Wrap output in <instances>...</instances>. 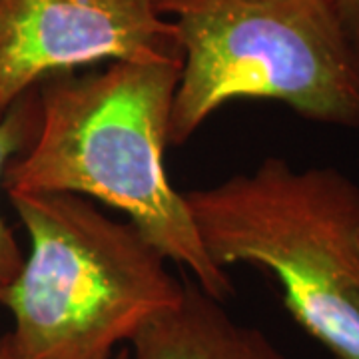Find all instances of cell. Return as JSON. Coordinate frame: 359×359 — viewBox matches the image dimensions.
I'll use <instances>...</instances> for the list:
<instances>
[{"label": "cell", "instance_id": "1", "mask_svg": "<svg viewBox=\"0 0 359 359\" xmlns=\"http://www.w3.org/2000/svg\"><path fill=\"white\" fill-rule=\"evenodd\" d=\"M182 62H110L42 80L40 124L2 174L6 194H76L124 212L196 285L226 302L233 282L205 254L164 152Z\"/></svg>", "mask_w": 359, "mask_h": 359}, {"label": "cell", "instance_id": "2", "mask_svg": "<svg viewBox=\"0 0 359 359\" xmlns=\"http://www.w3.org/2000/svg\"><path fill=\"white\" fill-rule=\"evenodd\" d=\"M30 252L4 299L11 359H116L186 283L130 219L76 194H8Z\"/></svg>", "mask_w": 359, "mask_h": 359}, {"label": "cell", "instance_id": "3", "mask_svg": "<svg viewBox=\"0 0 359 359\" xmlns=\"http://www.w3.org/2000/svg\"><path fill=\"white\" fill-rule=\"evenodd\" d=\"M210 259L269 271L292 320L334 359H359V184L269 156L182 192Z\"/></svg>", "mask_w": 359, "mask_h": 359}, {"label": "cell", "instance_id": "4", "mask_svg": "<svg viewBox=\"0 0 359 359\" xmlns=\"http://www.w3.org/2000/svg\"><path fill=\"white\" fill-rule=\"evenodd\" d=\"M182 52L168 144L222 106L271 100L335 128H359V62L334 0H156Z\"/></svg>", "mask_w": 359, "mask_h": 359}, {"label": "cell", "instance_id": "5", "mask_svg": "<svg viewBox=\"0 0 359 359\" xmlns=\"http://www.w3.org/2000/svg\"><path fill=\"white\" fill-rule=\"evenodd\" d=\"M122 60L182 62L156 0H0V120L46 78Z\"/></svg>", "mask_w": 359, "mask_h": 359}, {"label": "cell", "instance_id": "6", "mask_svg": "<svg viewBox=\"0 0 359 359\" xmlns=\"http://www.w3.org/2000/svg\"><path fill=\"white\" fill-rule=\"evenodd\" d=\"M126 359H287L257 327L236 321L224 302L186 283L178 306L150 321Z\"/></svg>", "mask_w": 359, "mask_h": 359}, {"label": "cell", "instance_id": "7", "mask_svg": "<svg viewBox=\"0 0 359 359\" xmlns=\"http://www.w3.org/2000/svg\"><path fill=\"white\" fill-rule=\"evenodd\" d=\"M40 124L39 92L32 88L14 104L0 120V184L2 174L14 158L25 154L36 138ZM25 266V254L16 242L13 228L0 216V306Z\"/></svg>", "mask_w": 359, "mask_h": 359}, {"label": "cell", "instance_id": "8", "mask_svg": "<svg viewBox=\"0 0 359 359\" xmlns=\"http://www.w3.org/2000/svg\"><path fill=\"white\" fill-rule=\"evenodd\" d=\"M334 4L359 62V0H334Z\"/></svg>", "mask_w": 359, "mask_h": 359}, {"label": "cell", "instance_id": "9", "mask_svg": "<svg viewBox=\"0 0 359 359\" xmlns=\"http://www.w3.org/2000/svg\"><path fill=\"white\" fill-rule=\"evenodd\" d=\"M0 359H11V355H8V347H6V337H4V334L0 335ZM116 359H126V347L118 351Z\"/></svg>", "mask_w": 359, "mask_h": 359}]
</instances>
